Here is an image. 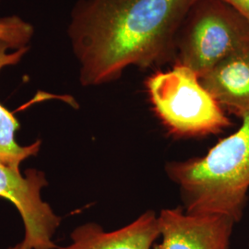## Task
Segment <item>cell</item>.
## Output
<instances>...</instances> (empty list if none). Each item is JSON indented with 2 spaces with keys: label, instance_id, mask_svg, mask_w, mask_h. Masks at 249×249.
I'll use <instances>...</instances> for the list:
<instances>
[{
  "label": "cell",
  "instance_id": "obj_5",
  "mask_svg": "<svg viewBox=\"0 0 249 249\" xmlns=\"http://www.w3.org/2000/svg\"><path fill=\"white\" fill-rule=\"evenodd\" d=\"M48 185L43 171H20L0 163V197L10 201L18 210L24 224V240L32 249H57L53 237L61 217L41 197Z\"/></svg>",
  "mask_w": 249,
  "mask_h": 249
},
{
  "label": "cell",
  "instance_id": "obj_8",
  "mask_svg": "<svg viewBox=\"0 0 249 249\" xmlns=\"http://www.w3.org/2000/svg\"><path fill=\"white\" fill-rule=\"evenodd\" d=\"M199 79L225 112L239 117L249 111V47L223 58Z\"/></svg>",
  "mask_w": 249,
  "mask_h": 249
},
{
  "label": "cell",
  "instance_id": "obj_9",
  "mask_svg": "<svg viewBox=\"0 0 249 249\" xmlns=\"http://www.w3.org/2000/svg\"><path fill=\"white\" fill-rule=\"evenodd\" d=\"M29 50L30 46L14 50L11 45L0 40V71L18 65ZM19 126L14 113L0 103V163L17 171H20V164L24 160L39 153L42 144L38 140L28 146L19 145L16 140Z\"/></svg>",
  "mask_w": 249,
  "mask_h": 249
},
{
  "label": "cell",
  "instance_id": "obj_4",
  "mask_svg": "<svg viewBox=\"0 0 249 249\" xmlns=\"http://www.w3.org/2000/svg\"><path fill=\"white\" fill-rule=\"evenodd\" d=\"M249 47V23L225 0H196L176 36L175 64L200 78L231 53Z\"/></svg>",
  "mask_w": 249,
  "mask_h": 249
},
{
  "label": "cell",
  "instance_id": "obj_1",
  "mask_svg": "<svg viewBox=\"0 0 249 249\" xmlns=\"http://www.w3.org/2000/svg\"><path fill=\"white\" fill-rule=\"evenodd\" d=\"M196 0H78L68 36L84 87L119 80L129 67L176 59V36Z\"/></svg>",
  "mask_w": 249,
  "mask_h": 249
},
{
  "label": "cell",
  "instance_id": "obj_13",
  "mask_svg": "<svg viewBox=\"0 0 249 249\" xmlns=\"http://www.w3.org/2000/svg\"></svg>",
  "mask_w": 249,
  "mask_h": 249
},
{
  "label": "cell",
  "instance_id": "obj_11",
  "mask_svg": "<svg viewBox=\"0 0 249 249\" xmlns=\"http://www.w3.org/2000/svg\"><path fill=\"white\" fill-rule=\"evenodd\" d=\"M237 9L249 23V0H225Z\"/></svg>",
  "mask_w": 249,
  "mask_h": 249
},
{
  "label": "cell",
  "instance_id": "obj_3",
  "mask_svg": "<svg viewBox=\"0 0 249 249\" xmlns=\"http://www.w3.org/2000/svg\"><path fill=\"white\" fill-rule=\"evenodd\" d=\"M145 87L155 115L174 136L215 135L232 124L197 74L183 65L153 73L145 80Z\"/></svg>",
  "mask_w": 249,
  "mask_h": 249
},
{
  "label": "cell",
  "instance_id": "obj_12",
  "mask_svg": "<svg viewBox=\"0 0 249 249\" xmlns=\"http://www.w3.org/2000/svg\"><path fill=\"white\" fill-rule=\"evenodd\" d=\"M8 249H32L30 248V246L28 245L26 243V241L23 240L21 241V242H19L18 244H16V245H14V246H11V247H9Z\"/></svg>",
  "mask_w": 249,
  "mask_h": 249
},
{
  "label": "cell",
  "instance_id": "obj_10",
  "mask_svg": "<svg viewBox=\"0 0 249 249\" xmlns=\"http://www.w3.org/2000/svg\"><path fill=\"white\" fill-rule=\"evenodd\" d=\"M35 35V27L17 15L0 18V40L16 50L29 46Z\"/></svg>",
  "mask_w": 249,
  "mask_h": 249
},
{
  "label": "cell",
  "instance_id": "obj_7",
  "mask_svg": "<svg viewBox=\"0 0 249 249\" xmlns=\"http://www.w3.org/2000/svg\"><path fill=\"white\" fill-rule=\"evenodd\" d=\"M160 238L158 216L152 211L114 231L96 223H86L71 233V243L57 249H152Z\"/></svg>",
  "mask_w": 249,
  "mask_h": 249
},
{
  "label": "cell",
  "instance_id": "obj_2",
  "mask_svg": "<svg viewBox=\"0 0 249 249\" xmlns=\"http://www.w3.org/2000/svg\"><path fill=\"white\" fill-rule=\"evenodd\" d=\"M239 118L240 127L204 156L166 163L188 213L223 214L240 222L249 200V111Z\"/></svg>",
  "mask_w": 249,
  "mask_h": 249
},
{
  "label": "cell",
  "instance_id": "obj_6",
  "mask_svg": "<svg viewBox=\"0 0 249 249\" xmlns=\"http://www.w3.org/2000/svg\"><path fill=\"white\" fill-rule=\"evenodd\" d=\"M157 216L160 242L152 249H229L236 223L226 215L188 213L181 207Z\"/></svg>",
  "mask_w": 249,
  "mask_h": 249
}]
</instances>
